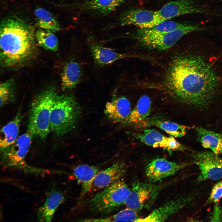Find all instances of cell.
I'll return each mask as SVG.
<instances>
[{"instance_id":"1","label":"cell","mask_w":222,"mask_h":222,"mask_svg":"<svg viewBox=\"0 0 222 222\" xmlns=\"http://www.w3.org/2000/svg\"><path fill=\"white\" fill-rule=\"evenodd\" d=\"M218 83L211 65L195 55L175 57L167 76L168 88L173 97L194 112L195 117L207 121L222 117V106L217 101Z\"/></svg>"},{"instance_id":"2","label":"cell","mask_w":222,"mask_h":222,"mask_svg":"<svg viewBox=\"0 0 222 222\" xmlns=\"http://www.w3.org/2000/svg\"><path fill=\"white\" fill-rule=\"evenodd\" d=\"M0 27V57L2 65L13 68L30 59L35 48L33 26L22 18L12 15L3 20Z\"/></svg>"},{"instance_id":"3","label":"cell","mask_w":222,"mask_h":222,"mask_svg":"<svg viewBox=\"0 0 222 222\" xmlns=\"http://www.w3.org/2000/svg\"><path fill=\"white\" fill-rule=\"evenodd\" d=\"M58 93L53 87L48 88L33 100L29 113L27 131L41 139L46 138L50 130L51 109Z\"/></svg>"},{"instance_id":"4","label":"cell","mask_w":222,"mask_h":222,"mask_svg":"<svg viewBox=\"0 0 222 222\" xmlns=\"http://www.w3.org/2000/svg\"><path fill=\"white\" fill-rule=\"evenodd\" d=\"M80 112L79 107L72 95L58 93L51 109L50 130L59 136L68 133L74 128Z\"/></svg>"},{"instance_id":"5","label":"cell","mask_w":222,"mask_h":222,"mask_svg":"<svg viewBox=\"0 0 222 222\" xmlns=\"http://www.w3.org/2000/svg\"><path fill=\"white\" fill-rule=\"evenodd\" d=\"M130 192L126 183L119 180L91 198L88 201L89 208L96 213H110L125 204Z\"/></svg>"},{"instance_id":"6","label":"cell","mask_w":222,"mask_h":222,"mask_svg":"<svg viewBox=\"0 0 222 222\" xmlns=\"http://www.w3.org/2000/svg\"><path fill=\"white\" fill-rule=\"evenodd\" d=\"M33 136L28 131L18 136L15 142L1 152V161L6 167L21 170L25 173L45 174L47 170L28 165L25 158L31 146Z\"/></svg>"},{"instance_id":"7","label":"cell","mask_w":222,"mask_h":222,"mask_svg":"<svg viewBox=\"0 0 222 222\" xmlns=\"http://www.w3.org/2000/svg\"><path fill=\"white\" fill-rule=\"evenodd\" d=\"M203 29L200 25L187 23L181 27L167 33L136 37L144 46L151 49L163 51L171 47L186 34Z\"/></svg>"},{"instance_id":"8","label":"cell","mask_w":222,"mask_h":222,"mask_svg":"<svg viewBox=\"0 0 222 222\" xmlns=\"http://www.w3.org/2000/svg\"><path fill=\"white\" fill-rule=\"evenodd\" d=\"M195 163L200 171L198 182L222 179V158L211 151H202L193 156Z\"/></svg>"},{"instance_id":"9","label":"cell","mask_w":222,"mask_h":222,"mask_svg":"<svg viewBox=\"0 0 222 222\" xmlns=\"http://www.w3.org/2000/svg\"><path fill=\"white\" fill-rule=\"evenodd\" d=\"M163 21L156 11L133 9L122 13L118 22L121 26L134 25L143 28L151 27Z\"/></svg>"},{"instance_id":"10","label":"cell","mask_w":222,"mask_h":222,"mask_svg":"<svg viewBox=\"0 0 222 222\" xmlns=\"http://www.w3.org/2000/svg\"><path fill=\"white\" fill-rule=\"evenodd\" d=\"M137 138L142 142L154 148H162L168 151H183L187 148L174 137H167L153 129H145Z\"/></svg>"},{"instance_id":"11","label":"cell","mask_w":222,"mask_h":222,"mask_svg":"<svg viewBox=\"0 0 222 222\" xmlns=\"http://www.w3.org/2000/svg\"><path fill=\"white\" fill-rule=\"evenodd\" d=\"M185 166V164L158 158L153 159L148 164L145 173L149 180L156 182L175 174Z\"/></svg>"},{"instance_id":"12","label":"cell","mask_w":222,"mask_h":222,"mask_svg":"<svg viewBox=\"0 0 222 222\" xmlns=\"http://www.w3.org/2000/svg\"><path fill=\"white\" fill-rule=\"evenodd\" d=\"M156 11L165 21L181 15L203 13L205 10L193 0H178L167 3Z\"/></svg>"},{"instance_id":"13","label":"cell","mask_w":222,"mask_h":222,"mask_svg":"<svg viewBox=\"0 0 222 222\" xmlns=\"http://www.w3.org/2000/svg\"><path fill=\"white\" fill-rule=\"evenodd\" d=\"M191 197H177L154 210L144 218H138L136 222H162L165 221L190 204Z\"/></svg>"},{"instance_id":"14","label":"cell","mask_w":222,"mask_h":222,"mask_svg":"<svg viewBox=\"0 0 222 222\" xmlns=\"http://www.w3.org/2000/svg\"><path fill=\"white\" fill-rule=\"evenodd\" d=\"M156 187L147 183H134L125 204L136 211L145 207L155 195Z\"/></svg>"},{"instance_id":"15","label":"cell","mask_w":222,"mask_h":222,"mask_svg":"<svg viewBox=\"0 0 222 222\" xmlns=\"http://www.w3.org/2000/svg\"><path fill=\"white\" fill-rule=\"evenodd\" d=\"M124 164L117 162L105 169L100 171L94 181L92 188L104 189L120 180L125 172Z\"/></svg>"},{"instance_id":"16","label":"cell","mask_w":222,"mask_h":222,"mask_svg":"<svg viewBox=\"0 0 222 222\" xmlns=\"http://www.w3.org/2000/svg\"><path fill=\"white\" fill-rule=\"evenodd\" d=\"M89 44L94 63L98 67H104L120 59L133 57L129 54L116 52L96 42L89 43Z\"/></svg>"},{"instance_id":"17","label":"cell","mask_w":222,"mask_h":222,"mask_svg":"<svg viewBox=\"0 0 222 222\" xmlns=\"http://www.w3.org/2000/svg\"><path fill=\"white\" fill-rule=\"evenodd\" d=\"M100 171L98 167L87 164L79 165L73 169L74 176L81 188L80 199L92 188L95 179Z\"/></svg>"},{"instance_id":"18","label":"cell","mask_w":222,"mask_h":222,"mask_svg":"<svg viewBox=\"0 0 222 222\" xmlns=\"http://www.w3.org/2000/svg\"><path fill=\"white\" fill-rule=\"evenodd\" d=\"M196 138L204 148L211 152L222 155V133L199 126L195 127Z\"/></svg>"},{"instance_id":"19","label":"cell","mask_w":222,"mask_h":222,"mask_svg":"<svg viewBox=\"0 0 222 222\" xmlns=\"http://www.w3.org/2000/svg\"><path fill=\"white\" fill-rule=\"evenodd\" d=\"M65 200L64 193L54 190L48 195L44 204L38 209L37 218L41 222H51L60 205Z\"/></svg>"},{"instance_id":"20","label":"cell","mask_w":222,"mask_h":222,"mask_svg":"<svg viewBox=\"0 0 222 222\" xmlns=\"http://www.w3.org/2000/svg\"><path fill=\"white\" fill-rule=\"evenodd\" d=\"M129 100L121 97L107 102L105 112L109 118L114 122H123L128 117L131 111Z\"/></svg>"},{"instance_id":"21","label":"cell","mask_w":222,"mask_h":222,"mask_svg":"<svg viewBox=\"0 0 222 222\" xmlns=\"http://www.w3.org/2000/svg\"><path fill=\"white\" fill-rule=\"evenodd\" d=\"M23 115L19 109L14 117L4 126L0 131L1 152L13 144L18 138Z\"/></svg>"},{"instance_id":"22","label":"cell","mask_w":222,"mask_h":222,"mask_svg":"<svg viewBox=\"0 0 222 222\" xmlns=\"http://www.w3.org/2000/svg\"><path fill=\"white\" fill-rule=\"evenodd\" d=\"M82 71L79 63L74 60H70L64 65L61 76V86L63 90H71L80 81Z\"/></svg>"},{"instance_id":"23","label":"cell","mask_w":222,"mask_h":222,"mask_svg":"<svg viewBox=\"0 0 222 222\" xmlns=\"http://www.w3.org/2000/svg\"><path fill=\"white\" fill-rule=\"evenodd\" d=\"M151 104V100L148 96H142L129 116L122 122L125 125L129 126L143 122L150 114Z\"/></svg>"},{"instance_id":"24","label":"cell","mask_w":222,"mask_h":222,"mask_svg":"<svg viewBox=\"0 0 222 222\" xmlns=\"http://www.w3.org/2000/svg\"><path fill=\"white\" fill-rule=\"evenodd\" d=\"M35 20L37 25L41 29L53 32L59 31L60 25L54 16L47 10L38 7L35 10Z\"/></svg>"},{"instance_id":"25","label":"cell","mask_w":222,"mask_h":222,"mask_svg":"<svg viewBox=\"0 0 222 222\" xmlns=\"http://www.w3.org/2000/svg\"><path fill=\"white\" fill-rule=\"evenodd\" d=\"M146 125L156 126L174 137H182L185 136L190 128L185 125L173 122L161 120H152L147 122Z\"/></svg>"},{"instance_id":"26","label":"cell","mask_w":222,"mask_h":222,"mask_svg":"<svg viewBox=\"0 0 222 222\" xmlns=\"http://www.w3.org/2000/svg\"><path fill=\"white\" fill-rule=\"evenodd\" d=\"M124 2L122 0H88L83 5V8L102 14L113 11Z\"/></svg>"},{"instance_id":"27","label":"cell","mask_w":222,"mask_h":222,"mask_svg":"<svg viewBox=\"0 0 222 222\" xmlns=\"http://www.w3.org/2000/svg\"><path fill=\"white\" fill-rule=\"evenodd\" d=\"M186 24L169 20L165 21L151 27L139 28L137 31L136 36L164 33L175 30Z\"/></svg>"},{"instance_id":"28","label":"cell","mask_w":222,"mask_h":222,"mask_svg":"<svg viewBox=\"0 0 222 222\" xmlns=\"http://www.w3.org/2000/svg\"><path fill=\"white\" fill-rule=\"evenodd\" d=\"M138 218L137 211L128 208L106 217L82 220L80 221L94 222H136Z\"/></svg>"},{"instance_id":"29","label":"cell","mask_w":222,"mask_h":222,"mask_svg":"<svg viewBox=\"0 0 222 222\" xmlns=\"http://www.w3.org/2000/svg\"><path fill=\"white\" fill-rule=\"evenodd\" d=\"M35 38L39 45L44 49L53 51L58 50V40L53 32L39 29L35 33Z\"/></svg>"},{"instance_id":"30","label":"cell","mask_w":222,"mask_h":222,"mask_svg":"<svg viewBox=\"0 0 222 222\" xmlns=\"http://www.w3.org/2000/svg\"><path fill=\"white\" fill-rule=\"evenodd\" d=\"M15 99L14 80L10 79L1 83L0 85V108L13 102Z\"/></svg>"},{"instance_id":"31","label":"cell","mask_w":222,"mask_h":222,"mask_svg":"<svg viewBox=\"0 0 222 222\" xmlns=\"http://www.w3.org/2000/svg\"><path fill=\"white\" fill-rule=\"evenodd\" d=\"M222 198V180L218 182L213 187L209 197L208 202L214 203L219 202Z\"/></svg>"},{"instance_id":"32","label":"cell","mask_w":222,"mask_h":222,"mask_svg":"<svg viewBox=\"0 0 222 222\" xmlns=\"http://www.w3.org/2000/svg\"><path fill=\"white\" fill-rule=\"evenodd\" d=\"M222 221V207L219 202L214 203L210 221L221 222Z\"/></svg>"},{"instance_id":"33","label":"cell","mask_w":222,"mask_h":222,"mask_svg":"<svg viewBox=\"0 0 222 222\" xmlns=\"http://www.w3.org/2000/svg\"><path fill=\"white\" fill-rule=\"evenodd\" d=\"M122 0L124 2L126 0Z\"/></svg>"},{"instance_id":"34","label":"cell","mask_w":222,"mask_h":222,"mask_svg":"<svg viewBox=\"0 0 222 222\" xmlns=\"http://www.w3.org/2000/svg\"><path fill=\"white\" fill-rule=\"evenodd\" d=\"M222 2V0H220Z\"/></svg>"}]
</instances>
